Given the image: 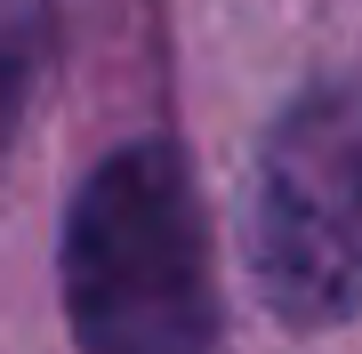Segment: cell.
<instances>
[{
    "label": "cell",
    "mask_w": 362,
    "mask_h": 354,
    "mask_svg": "<svg viewBox=\"0 0 362 354\" xmlns=\"http://www.w3.org/2000/svg\"><path fill=\"white\" fill-rule=\"evenodd\" d=\"M40 40H49V0H0V145H8L16 113H25Z\"/></svg>",
    "instance_id": "cell-3"
},
{
    "label": "cell",
    "mask_w": 362,
    "mask_h": 354,
    "mask_svg": "<svg viewBox=\"0 0 362 354\" xmlns=\"http://www.w3.org/2000/svg\"><path fill=\"white\" fill-rule=\"evenodd\" d=\"M65 306L89 354H218L209 234L177 145H121L65 218Z\"/></svg>",
    "instance_id": "cell-1"
},
{
    "label": "cell",
    "mask_w": 362,
    "mask_h": 354,
    "mask_svg": "<svg viewBox=\"0 0 362 354\" xmlns=\"http://www.w3.org/2000/svg\"><path fill=\"white\" fill-rule=\"evenodd\" d=\"M250 258L290 322L362 314V89H314L274 121L250 194Z\"/></svg>",
    "instance_id": "cell-2"
}]
</instances>
